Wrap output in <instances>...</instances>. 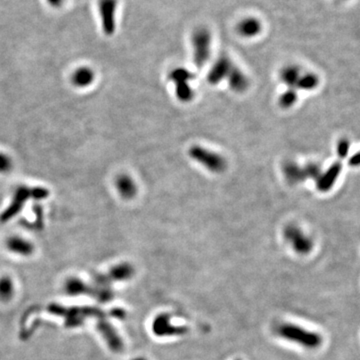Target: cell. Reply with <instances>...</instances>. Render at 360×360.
Wrapping results in <instances>:
<instances>
[{"instance_id":"cell-1","label":"cell","mask_w":360,"mask_h":360,"mask_svg":"<svg viewBox=\"0 0 360 360\" xmlns=\"http://www.w3.org/2000/svg\"><path fill=\"white\" fill-rule=\"evenodd\" d=\"M276 333L279 337L289 342L298 344L306 349H316L323 342L322 336L294 323H282L277 326Z\"/></svg>"},{"instance_id":"cell-6","label":"cell","mask_w":360,"mask_h":360,"mask_svg":"<svg viewBox=\"0 0 360 360\" xmlns=\"http://www.w3.org/2000/svg\"><path fill=\"white\" fill-rule=\"evenodd\" d=\"M152 329L156 335L161 337L184 335L189 331V328L185 325L172 324L171 315L168 313H162L154 319Z\"/></svg>"},{"instance_id":"cell-16","label":"cell","mask_w":360,"mask_h":360,"mask_svg":"<svg viewBox=\"0 0 360 360\" xmlns=\"http://www.w3.org/2000/svg\"><path fill=\"white\" fill-rule=\"evenodd\" d=\"M301 76L300 70L297 66L294 65H288L281 70L280 78L282 82L288 87L295 89L296 83L298 81L299 77Z\"/></svg>"},{"instance_id":"cell-21","label":"cell","mask_w":360,"mask_h":360,"mask_svg":"<svg viewBox=\"0 0 360 360\" xmlns=\"http://www.w3.org/2000/svg\"><path fill=\"white\" fill-rule=\"evenodd\" d=\"M350 148V142L346 138L341 139L337 144V154L340 158H345L348 155Z\"/></svg>"},{"instance_id":"cell-9","label":"cell","mask_w":360,"mask_h":360,"mask_svg":"<svg viewBox=\"0 0 360 360\" xmlns=\"http://www.w3.org/2000/svg\"><path fill=\"white\" fill-rule=\"evenodd\" d=\"M234 64L229 57L225 55H221L214 62L211 66L208 74H207V81L212 84L216 85L224 80V78H227L229 72L231 71Z\"/></svg>"},{"instance_id":"cell-8","label":"cell","mask_w":360,"mask_h":360,"mask_svg":"<svg viewBox=\"0 0 360 360\" xmlns=\"http://www.w3.org/2000/svg\"><path fill=\"white\" fill-rule=\"evenodd\" d=\"M30 197L32 198V188H29L26 186L18 187L14 192L10 205L1 215V221H7L15 214H17Z\"/></svg>"},{"instance_id":"cell-18","label":"cell","mask_w":360,"mask_h":360,"mask_svg":"<svg viewBox=\"0 0 360 360\" xmlns=\"http://www.w3.org/2000/svg\"><path fill=\"white\" fill-rule=\"evenodd\" d=\"M319 84V78L314 73H306L299 77L296 83L295 89H300L305 91H310L315 89Z\"/></svg>"},{"instance_id":"cell-5","label":"cell","mask_w":360,"mask_h":360,"mask_svg":"<svg viewBox=\"0 0 360 360\" xmlns=\"http://www.w3.org/2000/svg\"><path fill=\"white\" fill-rule=\"evenodd\" d=\"M283 236L294 251L300 255L308 254L313 249L312 239L295 225H287L283 230Z\"/></svg>"},{"instance_id":"cell-7","label":"cell","mask_w":360,"mask_h":360,"mask_svg":"<svg viewBox=\"0 0 360 360\" xmlns=\"http://www.w3.org/2000/svg\"><path fill=\"white\" fill-rule=\"evenodd\" d=\"M117 0H100L99 13L103 32L112 35L115 31V12Z\"/></svg>"},{"instance_id":"cell-3","label":"cell","mask_w":360,"mask_h":360,"mask_svg":"<svg viewBox=\"0 0 360 360\" xmlns=\"http://www.w3.org/2000/svg\"><path fill=\"white\" fill-rule=\"evenodd\" d=\"M169 80L175 85V95L181 102H189L194 97V91L189 81L194 79V74L186 68L176 67L169 73Z\"/></svg>"},{"instance_id":"cell-27","label":"cell","mask_w":360,"mask_h":360,"mask_svg":"<svg viewBox=\"0 0 360 360\" xmlns=\"http://www.w3.org/2000/svg\"><path fill=\"white\" fill-rule=\"evenodd\" d=\"M236 360H240V359H236Z\"/></svg>"},{"instance_id":"cell-23","label":"cell","mask_w":360,"mask_h":360,"mask_svg":"<svg viewBox=\"0 0 360 360\" xmlns=\"http://www.w3.org/2000/svg\"><path fill=\"white\" fill-rule=\"evenodd\" d=\"M11 166H12L11 158L5 153L0 152V172L4 173V172L9 171L11 169Z\"/></svg>"},{"instance_id":"cell-14","label":"cell","mask_w":360,"mask_h":360,"mask_svg":"<svg viewBox=\"0 0 360 360\" xmlns=\"http://www.w3.org/2000/svg\"><path fill=\"white\" fill-rule=\"evenodd\" d=\"M94 72L89 67H80L72 75V82L77 87H87L94 81Z\"/></svg>"},{"instance_id":"cell-4","label":"cell","mask_w":360,"mask_h":360,"mask_svg":"<svg viewBox=\"0 0 360 360\" xmlns=\"http://www.w3.org/2000/svg\"><path fill=\"white\" fill-rule=\"evenodd\" d=\"M193 61L196 67L202 68L211 54V34L205 28H199L192 35Z\"/></svg>"},{"instance_id":"cell-19","label":"cell","mask_w":360,"mask_h":360,"mask_svg":"<svg viewBox=\"0 0 360 360\" xmlns=\"http://www.w3.org/2000/svg\"><path fill=\"white\" fill-rule=\"evenodd\" d=\"M297 99H298V95H297L296 89L288 88L285 92H283L282 94L280 95L279 105L282 108L287 109V108L292 107L296 103Z\"/></svg>"},{"instance_id":"cell-2","label":"cell","mask_w":360,"mask_h":360,"mask_svg":"<svg viewBox=\"0 0 360 360\" xmlns=\"http://www.w3.org/2000/svg\"><path fill=\"white\" fill-rule=\"evenodd\" d=\"M188 154L191 159L204 166L207 170L214 172V173H220L226 169L227 163L225 158H223L220 154L202 146L194 145L190 147Z\"/></svg>"},{"instance_id":"cell-11","label":"cell","mask_w":360,"mask_h":360,"mask_svg":"<svg viewBox=\"0 0 360 360\" xmlns=\"http://www.w3.org/2000/svg\"><path fill=\"white\" fill-rule=\"evenodd\" d=\"M228 85L231 90L237 93L244 92L249 87V80L247 76L235 65H234L227 76Z\"/></svg>"},{"instance_id":"cell-17","label":"cell","mask_w":360,"mask_h":360,"mask_svg":"<svg viewBox=\"0 0 360 360\" xmlns=\"http://www.w3.org/2000/svg\"><path fill=\"white\" fill-rule=\"evenodd\" d=\"M7 246L11 251L19 254H29L32 251V245L20 237H11L7 241Z\"/></svg>"},{"instance_id":"cell-22","label":"cell","mask_w":360,"mask_h":360,"mask_svg":"<svg viewBox=\"0 0 360 360\" xmlns=\"http://www.w3.org/2000/svg\"><path fill=\"white\" fill-rule=\"evenodd\" d=\"M12 293V285L9 279L3 278L0 280V296L3 298H8Z\"/></svg>"},{"instance_id":"cell-24","label":"cell","mask_w":360,"mask_h":360,"mask_svg":"<svg viewBox=\"0 0 360 360\" xmlns=\"http://www.w3.org/2000/svg\"><path fill=\"white\" fill-rule=\"evenodd\" d=\"M358 164H359V153H355L349 159V165L358 166Z\"/></svg>"},{"instance_id":"cell-12","label":"cell","mask_w":360,"mask_h":360,"mask_svg":"<svg viewBox=\"0 0 360 360\" xmlns=\"http://www.w3.org/2000/svg\"><path fill=\"white\" fill-rule=\"evenodd\" d=\"M283 173L286 180L290 184H298L306 180L303 166H300L292 161L286 162L284 164Z\"/></svg>"},{"instance_id":"cell-20","label":"cell","mask_w":360,"mask_h":360,"mask_svg":"<svg viewBox=\"0 0 360 360\" xmlns=\"http://www.w3.org/2000/svg\"><path fill=\"white\" fill-rule=\"evenodd\" d=\"M306 179H317L321 174V168L316 163H308L303 166Z\"/></svg>"},{"instance_id":"cell-25","label":"cell","mask_w":360,"mask_h":360,"mask_svg":"<svg viewBox=\"0 0 360 360\" xmlns=\"http://www.w3.org/2000/svg\"><path fill=\"white\" fill-rule=\"evenodd\" d=\"M47 2H48L51 6L57 7V6H59L62 2H63V0H47Z\"/></svg>"},{"instance_id":"cell-13","label":"cell","mask_w":360,"mask_h":360,"mask_svg":"<svg viewBox=\"0 0 360 360\" xmlns=\"http://www.w3.org/2000/svg\"><path fill=\"white\" fill-rule=\"evenodd\" d=\"M115 184L119 194L124 198H132L136 194V184L133 179L126 174L119 175Z\"/></svg>"},{"instance_id":"cell-26","label":"cell","mask_w":360,"mask_h":360,"mask_svg":"<svg viewBox=\"0 0 360 360\" xmlns=\"http://www.w3.org/2000/svg\"><path fill=\"white\" fill-rule=\"evenodd\" d=\"M138 360H143V359H138Z\"/></svg>"},{"instance_id":"cell-10","label":"cell","mask_w":360,"mask_h":360,"mask_svg":"<svg viewBox=\"0 0 360 360\" xmlns=\"http://www.w3.org/2000/svg\"><path fill=\"white\" fill-rule=\"evenodd\" d=\"M342 170L340 162H334L326 171L321 172L319 177L316 179V188L320 192L329 191L334 186Z\"/></svg>"},{"instance_id":"cell-15","label":"cell","mask_w":360,"mask_h":360,"mask_svg":"<svg viewBox=\"0 0 360 360\" xmlns=\"http://www.w3.org/2000/svg\"><path fill=\"white\" fill-rule=\"evenodd\" d=\"M237 31L243 37H253L261 31V23L256 18H245L238 24Z\"/></svg>"}]
</instances>
